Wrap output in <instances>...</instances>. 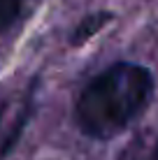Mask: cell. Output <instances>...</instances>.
Instances as JSON below:
<instances>
[{
	"mask_svg": "<svg viewBox=\"0 0 158 160\" xmlns=\"http://www.w3.org/2000/svg\"><path fill=\"white\" fill-rule=\"evenodd\" d=\"M37 5L40 0H0V35L16 30Z\"/></svg>",
	"mask_w": 158,
	"mask_h": 160,
	"instance_id": "obj_3",
	"label": "cell"
},
{
	"mask_svg": "<svg viewBox=\"0 0 158 160\" xmlns=\"http://www.w3.org/2000/svg\"><path fill=\"white\" fill-rule=\"evenodd\" d=\"M130 158L133 160H158V135L149 148H140V151H137V146L130 148Z\"/></svg>",
	"mask_w": 158,
	"mask_h": 160,
	"instance_id": "obj_5",
	"label": "cell"
},
{
	"mask_svg": "<svg viewBox=\"0 0 158 160\" xmlns=\"http://www.w3.org/2000/svg\"><path fill=\"white\" fill-rule=\"evenodd\" d=\"M156 79L135 60H116L89 79L74 100V123L89 139L107 142L128 130L154 100Z\"/></svg>",
	"mask_w": 158,
	"mask_h": 160,
	"instance_id": "obj_1",
	"label": "cell"
},
{
	"mask_svg": "<svg viewBox=\"0 0 158 160\" xmlns=\"http://www.w3.org/2000/svg\"><path fill=\"white\" fill-rule=\"evenodd\" d=\"M110 21H114L112 12H93V14L84 16V19L74 26V30L70 32V44H72V47H79V44L89 42L91 37H93L95 32H100Z\"/></svg>",
	"mask_w": 158,
	"mask_h": 160,
	"instance_id": "obj_4",
	"label": "cell"
},
{
	"mask_svg": "<svg viewBox=\"0 0 158 160\" xmlns=\"http://www.w3.org/2000/svg\"><path fill=\"white\" fill-rule=\"evenodd\" d=\"M33 114L30 95L21 98L19 102H12L7 98L0 100V160H5L21 139L28 118Z\"/></svg>",
	"mask_w": 158,
	"mask_h": 160,
	"instance_id": "obj_2",
	"label": "cell"
}]
</instances>
